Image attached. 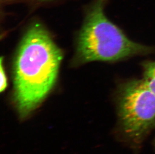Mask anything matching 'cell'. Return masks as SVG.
<instances>
[{"instance_id": "obj_1", "label": "cell", "mask_w": 155, "mask_h": 154, "mask_svg": "<svg viewBox=\"0 0 155 154\" xmlns=\"http://www.w3.org/2000/svg\"><path fill=\"white\" fill-rule=\"evenodd\" d=\"M62 59L61 51L40 24L22 40L14 68V98L21 116H26L51 90Z\"/></svg>"}, {"instance_id": "obj_2", "label": "cell", "mask_w": 155, "mask_h": 154, "mask_svg": "<svg viewBox=\"0 0 155 154\" xmlns=\"http://www.w3.org/2000/svg\"><path fill=\"white\" fill-rule=\"evenodd\" d=\"M107 0H94L79 35L78 56L83 62L117 61L148 54L152 48L129 39L104 12Z\"/></svg>"}, {"instance_id": "obj_3", "label": "cell", "mask_w": 155, "mask_h": 154, "mask_svg": "<svg viewBox=\"0 0 155 154\" xmlns=\"http://www.w3.org/2000/svg\"><path fill=\"white\" fill-rule=\"evenodd\" d=\"M117 97L123 135L132 144L139 145L155 128V94L142 79L122 85Z\"/></svg>"}, {"instance_id": "obj_4", "label": "cell", "mask_w": 155, "mask_h": 154, "mask_svg": "<svg viewBox=\"0 0 155 154\" xmlns=\"http://www.w3.org/2000/svg\"><path fill=\"white\" fill-rule=\"evenodd\" d=\"M143 78L147 85L155 94V61H147L142 64Z\"/></svg>"}, {"instance_id": "obj_5", "label": "cell", "mask_w": 155, "mask_h": 154, "mask_svg": "<svg viewBox=\"0 0 155 154\" xmlns=\"http://www.w3.org/2000/svg\"><path fill=\"white\" fill-rule=\"evenodd\" d=\"M2 59L3 58H2L1 60V87H0V90L1 92L4 91L7 87V80L6 73L5 72L4 69L3 68Z\"/></svg>"}, {"instance_id": "obj_6", "label": "cell", "mask_w": 155, "mask_h": 154, "mask_svg": "<svg viewBox=\"0 0 155 154\" xmlns=\"http://www.w3.org/2000/svg\"><path fill=\"white\" fill-rule=\"evenodd\" d=\"M41 1H45V0H41Z\"/></svg>"}, {"instance_id": "obj_7", "label": "cell", "mask_w": 155, "mask_h": 154, "mask_svg": "<svg viewBox=\"0 0 155 154\" xmlns=\"http://www.w3.org/2000/svg\"></svg>"}]
</instances>
